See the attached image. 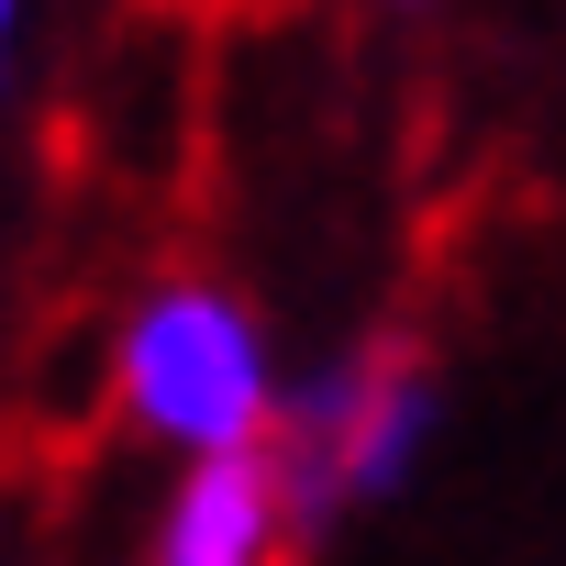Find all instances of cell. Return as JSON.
<instances>
[{
	"mask_svg": "<svg viewBox=\"0 0 566 566\" xmlns=\"http://www.w3.org/2000/svg\"><path fill=\"white\" fill-rule=\"evenodd\" d=\"M112 400H123L134 433H156V444H178L200 467V455L266 444L277 367H266V334H255V312L233 290H211V277H156L123 312V334H112Z\"/></svg>",
	"mask_w": 566,
	"mask_h": 566,
	"instance_id": "cell-1",
	"label": "cell"
},
{
	"mask_svg": "<svg viewBox=\"0 0 566 566\" xmlns=\"http://www.w3.org/2000/svg\"><path fill=\"white\" fill-rule=\"evenodd\" d=\"M433 411H444L433 400V356L411 334H367L334 367H312L301 389H277L266 455H277V489H290L301 544L334 511H356V500H400V478L433 444Z\"/></svg>",
	"mask_w": 566,
	"mask_h": 566,
	"instance_id": "cell-2",
	"label": "cell"
},
{
	"mask_svg": "<svg viewBox=\"0 0 566 566\" xmlns=\"http://www.w3.org/2000/svg\"><path fill=\"white\" fill-rule=\"evenodd\" d=\"M145 566H301V522H290V489H277V455L266 444L200 455L167 489V522H156Z\"/></svg>",
	"mask_w": 566,
	"mask_h": 566,
	"instance_id": "cell-3",
	"label": "cell"
},
{
	"mask_svg": "<svg viewBox=\"0 0 566 566\" xmlns=\"http://www.w3.org/2000/svg\"><path fill=\"white\" fill-rule=\"evenodd\" d=\"M12 12H23V0H0V67H12Z\"/></svg>",
	"mask_w": 566,
	"mask_h": 566,
	"instance_id": "cell-4",
	"label": "cell"
},
{
	"mask_svg": "<svg viewBox=\"0 0 566 566\" xmlns=\"http://www.w3.org/2000/svg\"><path fill=\"white\" fill-rule=\"evenodd\" d=\"M389 12H422V0H389Z\"/></svg>",
	"mask_w": 566,
	"mask_h": 566,
	"instance_id": "cell-5",
	"label": "cell"
}]
</instances>
